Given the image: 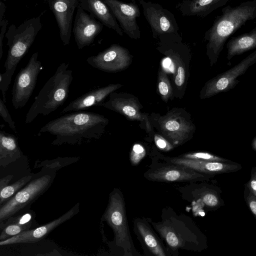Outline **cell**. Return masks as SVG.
<instances>
[{
    "instance_id": "ffe728a7",
    "label": "cell",
    "mask_w": 256,
    "mask_h": 256,
    "mask_svg": "<svg viewBox=\"0 0 256 256\" xmlns=\"http://www.w3.org/2000/svg\"><path fill=\"white\" fill-rule=\"evenodd\" d=\"M160 130L174 146L183 144L190 137L194 127L184 118L176 114H168L160 120Z\"/></svg>"
},
{
    "instance_id": "30bf717a",
    "label": "cell",
    "mask_w": 256,
    "mask_h": 256,
    "mask_svg": "<svg viewBox=\"0 0 256 256\" xmlns=\"http://www.w3.org/2000/svg\"><path fill=\"white\" fill-rule=\"evenodd\" d=\"M42 70L38 60V52L31 56L26 66L16 76L12 92V103L16 110L26 106L36 86L38 76Z\"/></svg>"
},
{
    "instance_id": "d590c367",
    "label": "cell",
    "mask_w": 256,
    "mask_h": 256,
    "mask_svg": "<svg viewBox=\"0 0 256 256\" xmlns=\"http://www.w3.org/2000/svg\"><path fill=\"white\" fill-rule=\"evenodd\" d=\"M154 140L158 148L162 150L168 151L172 150L174 146L167 140L159 134H156Z\"/></svg>"
},
{
    "instance_id": "7c38bea8",
    "label": "cell",
    "mask_w": 256,
    "mask_h": 256,
    "mask_svg": "<svg viewBox=\"0 0 256 256\" xmlns=\"http://www.w3.org/2000/svg\"><path fill=\"white\" fill-rule=\"evenodd\" d=\"M205 182H190L178 190L184 200L202 204L208 210H216L224 204L222 192L218 186Z\"/></svg>"
},
{
    "instance_id": "e0dca14e",
    "label": "cell",
    "mask_w": 256,
    "mask_h": 256,
    "mask_svg": "<svg viewBox=\"0 0 256 256\" xmlns=\"http://www.w3.org/2000/svg\"><path fill=\"white\" fill-rule=\"evenodd\" d=\"M163 162L184 166L198 172L216 176L236 172L242 169V166L236 162L200 160L180 157L170 158L159 156Z\"/></svg>"
},
{
    "instance_id": "60d3db41",
    "label": "cell",
    "mask_w": 256,
    "mask_h": 256,
    "mask_svg": "<svg viewBox=\"0 0 256 256\" xmlns=\"http://www.w3.org/2000/svg\"><path fill=\"white\" fill-rule=\"evenodd\" d=\"M252 147L256 150V137L254 138L252 144Z\"/></svg>"
},
{
    "instance_id": "44dd1931",
    "label": "cell",
    "mask_w": 256,
    "mask_h": 256,
    "mask_svg": "<svg viewBox=\"0 0 256 256\" xmlns=\"http://www.w3.org/2000/svg\"><path fill=\"white\" fill-rule=\"evenodd\" d=\"M122 86L118 84H110L92 90L70 102L62 113L80 111L94 106H103L105 98Z\"/></svg>"
},
{
    "instance_id": "9c48e42d",
    "label": "cell",
    "mask_w": 256,
    "mask_h": 256,
    "mask_svg": "<svg viewBox=\"0 0 256 256\" xmlns=\"http://www.w3.org/2000/svg\"><path fill=\"white\" fill-rule=\"evenodd\" d=\"M215 176L198 172L184 166L166 162H152L144 176L146 180L159 182H186L208 181Z\"/></svg>"
},
{
    "instance_id": "9a60e30c",
    "label": "cell",
    "mask_w": 256,
    "mask_h": 256,
    "mask_svg": "<svg viewBox=\"0 0 256 256\" xmlns=\"http://www.w3.org/2000/svg\"><path fill=\"white\" fill-rule=\"evenodd\" d=\"M80 212V204L78 202L66 213L46 224L24 231L20 234L0 241V246L36 242L44 238L52 230L70 220Z\"/></svg>"
},
{
    "instance_id": "4fadbf2b",
    "label": "cell",
    "mask_w": 256,
    "mask_h": 256,
    "mask_svg": "<svg viewBox=\"0 0 256 256\" xmlns=\"http://www.w3.org/2000/svg\"><path fill=\"white\" fill-rule=\"evenodd\" d=\"M86 62L92 68L106 72H117L127 68L132 56L127 49L112 44L98 54L88 57Z\"/></svg>"
},
{
    "instance_id": "7402d4cb",
    "label": "cell",
    "mask_w": 256,
    "mask_h": 256,
    "mask_svg": "<svg viewBox=\"0 0 256 256\" xmlns=\"http://www.w3.org/2000/svg\"><path fill=\"white\" fill-rule=\"evenodd\" d=\"M36 217L35 212L29 209L0 222V241L40 226Z\"/></svg>"
},
{
    "instance_id": "2e32d148",
    "label": "cell",
    "mask_w": 256,
    "mask_h": 256,
    "mask_svg": "<svg viewBox=\"0 0 256 256\" xmlns=\"http://www.w3.org/2000/svg\"><path fill=\"white\" fill-rule=\"evenodd\" d=\"M118 20L120 28L129 37L138 39L140 36L136 18L140 16L138 6L134 3H124L118 0H104Z\"/></svg>"
},
{
    "instance_id": "f1b7e54d",
    "label": "cell",
    "mask_w": 256,
    "mask_h": 256,
    "mask_svg": "<svg viewBox=\"0 0 256 256\" xmlns=\"http://www.w3.org/2000/svg\"><path fill=\"white\" fill-rule=\"evenodd\" d=\"M158 88L162 98L166 102L172 96V88L166 73L162 70L158 72Z\"/></svg>"
},
{
    "instance_id": "277c9868",
    "label": "cell",
    "mask_w": 256,
    "mask_h": 256,
    "mask_svg": "<svg viewBox=\"0 0 256 256\" xmlns=\"http://www.w3.org/2000/svg\"><path fill=\"white\" fill-rule=\"evenodd\" d=\"M42 27L40 17L28 19L18 26L11 24L6 32L9 49L4 66L6 70L0 74V90L2 100L6 102V92L18 64L28 52Z\"/></svg>"
},
{
    "instance_id": "e575fe53",
    "label": "cell",
    "mask_w": 256,
    "mask_h": 256,
    "mask_svg": "<svg viewBox=\"0 0 256 256\" xmlns=\"http://www.w3.org/2000/svg\"><path fill=\"white\" fill-rule=\"evenodd\" d=\"M244 198L248 208L256 220V197L245 185Z\"/></svg>"
},
{
    "instance_id": "4dcf8cb0",
    "label": "cell",
    "mask_w": 256,
    "mask_h": 256,
    "mask_svg": "<svg viewBox=\"0 0 256 256\" xmlns=\"http://www.w3.org/2000/svg\"><path fill=\"white\" fill-rule=\"evenodd\" d=\"M79 159V157H59L52 160L42 161L38 167L40 166L58 170L64 166L77 162Z\"/></svg>"
},
{
    "instance_id": "4316f807",
    "label": "cell",
    "mask_w": 256,
    "mask_h": 256,
    "mask_svg": "<svg viewBox=\"0 0 256 256\" xmlns=\"http://www.w3.org/2000/svg\"><path fill=\"white\" fill-rule=\"evenodd\" d=\"M86 0L88 9L103 24L113 30L120 36H123V30L104 2L102 0Z\"/></svg>"
},
{
    "instance_id": "8fae6325",
    "label": "cell",
    "mask_w": 256,
    "mask_h": 256,
    "mask_svg": "<svg viewBox=\"0 0 256 256\" xmlns=\"http://www.w3.org/2000/svg\"><path fill=\"white\" fill-rule=\"evenodd\" d=\"M255 63L256 50L231 68L207 82L200 92V98H209L234 88L240 82L238 78L244 74Z\"/></svg>"
},
{
    "instance_id": "d4e9b609",
    "label": "cell",
    "mask_w": 256,
    "mask_h": 256,
    "mask_svg": "<svg viewBox=\"0 0 256 256\" xmlns=\"http://www.w3.org/2000/svg\"><path fill=\"white\" fill-rule=\"evenodd\" d=\"M14 135L0 130V166H6L24 157Z\"/></svg>"
},
{
    "instance_id": "836d02e7",
    "label": "cell",
    "mask_w": 256,
    "mask_h": 256,
    "mask_svg": "<svg viewBox=\"0 0 256 256\" xmlns=\"http://www.w3.org/2000/svg\"><path fill=\"white\" fill-rule=\"evenodd\" d=\"M171 50L172 56L174 58V60L178 64L176 68V74L175 76L174 82L176 86L180 87L182 86L184 82L185 71L182 65L181 64L178 62L179 60L178 58L177 53L174 52L172 50V49H171Z\"/></svg>"
},
{
    "instance_id": "83f0119b",
    "label": "cell",
    "mask_w": 256,
    "mask_h": 256,
    "mask_svg": "<svg viewBox=\"0 0 256 256\" xmlns=\"http://www.w3.org/2000/svg\"><path fill=\"white\" fill-rule=\"evenodd\" d=\"M30 174L21 178L19 180L0 190V206L3 204L26 186L34 177Z\"/></svg>"
},
{
    "instance_id": "d6986e66",
    "label": "cell",
    "mask_w": 256,
    "mask_h": 256,
    "mask_svg": "<svg viewBox=\"0 0 256 256\" xmlns=\"http://www.w3.org/2000/svg\"><path fill=\"white\" fill-rule=\"evenodd\" d=\"M80 0H48L50 9L54 15L60 38L64 46L70 43L74 14Z\"/></svg>"
},
{
    "instance_id": "6da1fadb",
    "label": "cell",
    "mask_w": 256,
    "mask_h": 256,
    "mask_svg": "<svg viewBox=\"0 0 256 256\" xmlns=\"http://www.w3.org/2000/svg\"><path fill=\"white\" fill-rule=\"evenodd\" d=\"M146 218L172 256H178L180 250L200 252L208 247L206 236L193 220L184 214H178L171 207L162 209L160 221Z\"/></svg>"
},
{
    "instance_id": "3957f363",
    "label": "cell",
    "mask_w": 256,
    "mask_h": 256,
    "mask_svg": "<svg viewBox=\"0 0 256 256\" xmlns=\"http://www.w3.org/2000/svg\"><path fill=\"white\" fill-rule=\"evenodd\" d=\"M256 18V0L246 1L236 6L228 5L222 10L212 26L206 32V54L212 66L218 60L228 38L247 22Z\"/></svg>"
},
{
    "instance_id": "5b68a950",
    "label": "cell",
    "mask_w": 256,
    "mask_h": 256,
    "mask_svg": "<svg viewBox=\"0 0 256 256\" xmlns=\"http://www.w3.org/2000/svg\"><path fill=\"white\" fill-rule=\"evenodd\" d=\"M69 64L59 65L54 74L46 82L27 112L25 124H30L38 115L46 116L56 110L68 98L70 86L73 80Z\"/></svg>"
},
{
    "instance_id": "ab89813d",
    "label": "cell",
    "mask_w": 256,
    "mask_h": 256,
    "mask_svg": "<svg viewBox=\"0 0 256 256\" xmlns=\"http://www.w3.org/2000/svg\"><path fill=\"white\" fill-rule=\"evenodd\" d=\"M250 174L256 177V166H253L252 168Z\"/></svg>"
},
{
    "instance_id": "ba28073f",
    "label": "cell",
    "mask_w": 256,
    "mask_h": 256,
    "mask_svg": "<svg viewBox=\"0 0 256 256\" xmlns=\"http://www.w3.org/2000/svg\"><path fill=\"white\" fill-rule=\"evenodd\" d=\"M145 18L150 26L152 36L162 41H182L174 15L158 4L138 0Z\"/></svg>"
},
{
    "instance_id": "52a82bcc",
    "label": "cell",
    "mask_w": 256,
    "mask_h": 256,
    "mask_svg": "<svg viewBox=\"0 0 256 256\" xmlns=\"http://www.w3.org/2000/svg\"><path fill=\"white\" fill-rule=\"evenodd\" d=\"M57 170L42 168L26 186L6 202L0 206V222L30 209L31 204L51 186Z\"/></svg>"
},
{
    "instance_id": "7a4b0ae2",
    "label": "cell",
    "mask_w": 256,
    "mask_h": 256,
    "mask_svg": "<svg viewBox=\"0 0 256 256\" xmlns=\"http://www.w3.org/2000/svg\"><path fill=\"white\" fill-rule=\"evenodd\" d=\"M108 122V119L99 114L77 111L48 122L38 134L54 136L53 145H80L100 138Z\"/></svg>"
},
{
    "instance_id": "f546056e",
    "label": "cell",
    "mask_w": 256,
    "mask_h": 256,
    "mask_svg": "<svg viewBox=\"0 0 256 256\" xmlns=\"http://www.w3.org/2000/svg\"><path fill=\"white\" fill-rule=\"evenodd\" d=\"M178 157L192 159L196 160H207L213 162H232V161L220 156L213 154L208 152H191L183 154L178 156Z\"/></svg>"
},
{
    "instance_id": "b9f144b4",
    "label": "cell",
    "mask_w": 256,
    "mask_h": 256,
    "mask_svg": "<svg viewBox=\"0 0 256 256\" xmlns=\"http://www.w3.org/2000/svg\"></svg>"
},
{
    "instance_id": "5bb4252c",
    "label": "cell",
    "mask_w": 256,
    "mask_h": 256,
    "mask_svg": "<svg viewBox=\"0 0 256 256\" xmlns=\"http://www.w3.org/2000/svg\"><path fill=\"white\" fill-rule=\"evenodd\" d=\"M144 217L136 218L133 222V230L146 256H172L164 243Z\"/></svg>"
},
{
    "instance_id": "8d00e7d4",
    "label": "cell",
    "mask_w": 256,
    "mask_h": 256,
    "mask_svg": "<svg viewBox=\"0 0 256 256\" xmlns=\"http://www.w3.org/2000/svg\"><path fill=\"white\" fill-rule=\"evenodd\" d=\"M8 20L4 17L2 20H0V60L2 58L3 50H2V45H3V39L4 36V34L6 33V30L7 26L8 25Z\"/></svg>"
},
{
    "instance_id": "f35d334b",
    "label": "cell",
    "mask_w": 256,
    "mask_h": 256,
    "mask_svg": "<svg viewBox=\"0 0 256 256\" xmlns=\"http://www.w3.org/2000/svg\"><path fill=\"white\" fill-rule=\"evenodd\" d=\"M13 176L10 174H8L2 178L0 179V190L6 186L10 181L12 180Z\"/></svg>"
},
{
    "instance_id": "ac0fdd59",
    "label": "cell",
    "mask_w": 256,
    "mask_h": 256,
    "mask_svg": "<svg viewBox=\"0 0 256 256\" xmlns=\"http://www.w3.org/2000/svg\"><path fill=\"white\" fill-rule=\"evenodd\" d=\"M102 24L88 14L80 5L78 6L74 24L73 32L78 49L91 44L101 32Z\"/></svg>"
},
{
    "instance_id": "603a6c76",
    "label": "cell",
    "mask_w": 256,
    "mask_h": 256,
    "mask_svg": "<svg viewBox=\"0 0 256 256\" xmlns=\"http://www.w3.org/2000/svg\"><path fill=\"white\" fill-rule=\"evenodd\" d=\"M230 0H183L176 6L184 16L204 18Z\"/></svg>"
},
{
    "instance_id": "8992f818",
    "label": "cell",
    "mask_w": 256,
    "mask_h": 256,
    "mask_svg": "<svg viewBox=\"0 0 256 256\" xmlns=\"http://www.w3.org/2000/svg\"><path fill=\"white\" fill-rule=\"evenodd\" d=\"M101 220L105 221L112 230L114 240L112 248L118 249L122 256H141L132 242L128 226L126 203L123 194L118 188L110 193L106 208Z\"/></svg>"
},
{
    "instance_id": "484cf974",
    "label": "cell",
    "mask_w": 256,
    "mask_h": 256,
    "mask_svg": "<svg viewBox=\"0 0 256 256\" xmlns=\"http://www.w3.org/2000/svg\"><path fill=\"white\" fill-rule=\"evenodd\" d=\"M226 48L228 60L256 48V27L249 32L232 37L227 42Z\"/></svg>"
},
{
    "instance_id": "1f68e13d",
    "label": "cell",
    "mask_w": 256,
    "mask_h": 256,
    "mask_svg": "<svg viewBox=\"0 0 256 256\" xmlns=\"http://www.w3.org/2000/svg\"><path fill=\"white\" fill-rule=\"evenodd\" d=\"M146 151L142 146L140 144L134 145L130 156V160L132 166H136L144 157Z\"/></svg>"
},
{
    "instance_id": "d6a6232c",
    "label": "cell",
    "mask_w": 256,
    "mask_h": 256,
    "mask_svg": "<svg viewBox=\"0 0 256 256\" xmlns=\"http://www.w3.org/2000/svg\"><path fill=\"white\" fill-rule=\"evenodd\" d=\"M2 99L0 98V116L13 132L17 133L15 122L11 117Z\"/></svg>"
},
{
    "instance_id": "74e56055",
    "label": "cell",
    "mask_w": 256,
    "mask_h": 256,
    "mask_svg": "<svg viewBox=\"0 0 256 256\" xmlns=\"http://www.w3.org/2000/svg\"><path fill=\"white\" fill-rule=\"evenodd\" d=\"M250 192L256 197V177L250 174V178L249 181L246 184Z\"/></svg>"
},
{
    "instance_id": "cb8c5ba5",
    "label": "cell",
    "mask_w": 256,
    "mask_h": 256,
    "mask_svg": "<svg viewBox=\"0 0 256 256\" xmlns=\"http://www.w3.org/2000/svg\"><path fill=\"white\" fill-rule=\"evenodd\" d=\"M106 108L118 112L132 120L142 122L144 116L140 112L138 104L133 98H124L111 93L110 99L104 104Z\"/></svg>"
}]
</instances>
